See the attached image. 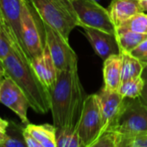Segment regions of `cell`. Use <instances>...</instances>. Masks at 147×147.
Returning <instances> with one entry per match:
<instances>
[{"instance_id":"obj_1","label":"cell","mask_w":147,"mask_h":147,"mask_svg":"<svg viewBox=\"0 0 147 147\" xmlns=\"http://www.w3.org/2000/svg\"><path fill=\"white\" fill-rule=\"evenodd\" d=\"M49 94L54 125L56 128H75L88 96L79 77L78 67L58 70L57 80Z\"/></svg>"},{"instance_id":"obj_2","label":"cell","mask_w":147,"mask_h":147,"mask_svg":"<svg viewBox=\"0 0 147 147\" xmlns=\"http://www.w3.org/2000/svg\"><path fill=\"white\" fill-rule=\"evenodd\" d=\"M4 64L6 76L21 88L30 107L37 113H47L50 110L49 91L37 77L26 52L15 44L13 50L4 60Z\"/></svg>"},{"instance_id":"obj_3","label":"cell","mask_w":147,"mask_h":147,"mask_svg":"<svg viewBox=\"0 0 147 147\" xmlns=\"http://www.w3.org/2000/svg\"><path fill=\"white\" fill-rule=\"evenodd\" d=\"M41 21L56 31L66 40L77 26V19L69 0H28Z\"/></svg>"},{"instance_id":"obj_4","label":"cell","mask_w":147,"mask_h":147,"mask_svg":"<svg viewBox=\"0 0 147 147\" xmlns=\"http://www.w3.org/2000/svg\"><path fill=\"white\" fill-rule=\"evenodd\" d=\"M76 13L77 26L83 29H95L115 36L113 25L108 11L96 0H69Z\"/></svg>"},{"instance_id":"obj_5","label":"cell","mask_w":147,"mask_h":147,"mask_svg":"<svg viewBox=\"0 0 147 147\" xmlns=\"http://www.w3.org/2000/svg\"><path fill=\"white\" fill-rule=\"evenodd\" d=\"M39 16L28 0L22 1L21 35L28 56L31 59L40 55L45 46L42 32L44 31L42 22H38Z\"/></svg>"},{"instance_id":"obj_6","label":"cell","mask_w":147,"mask_h":147,"mask_svg":"<svg viewBox=\"0 0 147 147\" xmlns=\"http://www.w3.org/2000/svg\"><path fill=\"white\" fill-rule=\"evenodd\" d=\"M76 130L86 146L104 131L98 94L87 96Z\"/></svg>"},{"instance_id":"obj_7","label":"cell","mask_w":147,"mask_h":147,"mask_svg":"<svg viewBox=\"0 0 147 147\" xmlns=\"http://www.w3.org/2000/svg\"><path fill=\"white\" fill-rule=\"evenodd\" d=\"M113 131L133 137L147 132V107L139 98L125 100V107Z\"/></svg>"},{"instance_id":"obj_8","label":"cell","mask_w":147,"mask_h":147,"mask_svg":"<svg viewBox=\"0 0 147 147\" xmlns=\"http://www.w3.org/2000/svg\"><path fill=\"white\" fill-rule=\"evenodd\" d=\"M44 40L54 63L58 70H70L78 67V57L66 40L58 31L42 23Z\"/></svg>"},{"instance_id":"obj_9","label":"cell","mask_w":147,"mask_h":147,"mask_svg":"<svg viewBox=\"0 0 147 147\" xmlns=\"http://www.w3.org/2000/svg\"><path fill=\"white\" fill-rule=\"evenodd\" d=\"M0 102L13 111L24 124H29L28 100L21 88L10 77L6 76L0 86Z\"/></svg>"},{"instance_id":"obj_10","label":"cell","mask_w":147,"mask_h":147,"mask_svg":"<svg viewBox=\"0 0 147 147\" xmlns=\"http://www.w3.org/2000/svg\"><path fill=\"white\" fill-rule=\"evenodd\" d=\"M102 120L103 131H113L125 107V98L118 91H109L102 88L98 94Z\"/></svg>"},{"instance_id":"obj_11","label":"cell","mask_w":147,"mask_h":147,"mask_svg":"<svg viewBox=\"0 0 147 147\" xmlns=\"http://www.w3.org/2000/svg\"><path fill=\"white\" fill-rule=\"evenodd\" d=\"M22 1L23 0H0V16L14 43L18 44L26 52L21 35Z\"/></svg>"},{"instance_id":"obj_12","label":"cell","mask_w":147,"mask_h":147,"mask_svg":"<svg viewBox=\"0 0 147 147\" xmlns=\"http://www.w3.org/2000/svg\"><path fill=\"white\" fill-rule=\"evenodd\" d=\"M84 32L94 52L103 61L113 55L119 54V49L114 35L89 28L84 29Z\"/></svg>"},{"instance_id":"obj_13","label":"cell","mask_w":147,"mask_h":147,"mask_svg":"<svg viewBox=\"0 0 147 147\" xmlns=\"http://www.w3.org/2000/svg\"><path fill=\"white\" fill-rule=\"evenodd\" d=\"M31 65L39 80L49 91L54 87L57 80L58 69L54 63L46 44L42 53L40 55L31 59Z\"/></svg>"},{"instance_id":"obj_14","label":"cell","mask_w":147,"mask_h":147,"mask_svg":"<svg viewBox=\"0 0 147 147\" xmlns=\"http://www.w3.org/2000/svg\"><path fill=\"white\" fill-rule=\"evenodd\" d=\"M107 11L115 29L142 11L137 0H113Z\"/></svg>"},{"instance_id":"obj_15","label":"cell","mask_w":147,"mask_h":147,"mask_svg":"<svg viewBox=\"0 0 147 147\" xmlns=\"http://www.w3.org/2000/svg\"><path fill=\"white\" fill-rule=\"evenodd\" d=\"M122 57L120 53L113 55L104 60L103 88L109 91H118L121 84Z\"/></svg>"},{"instance_id":"obj_16","label":"cell","mask_w":147,"mask_h":147,"mask_svg":"<svg viewBox=\"0 0 147 147\" xmlns=\"http://www.w3.org/2000/svg\"><path fill=\"white\" fill-rule=\"evenodd\" d=\"M44 147H56V127L54 125L27 124L24 128Z\"/></svg>"},{"instance_id":"obj_17","label":"cell","mask_w":147,"mask_h":147,"mask_svg":"<svg viewBox=\"0 0 147 147\" xmlns=\"http://www.w3.org/2000/svg\"><path fill=\"white\" fill-rule=\"evenodd\" d=\"M115 38L119 49V53H131L144 40L147 38V35L135 33L129 30H116Z\"/></svg>"},{"instance_id":"obj_18","label":"cell","mask_w":147,"mask_h":147,"mask_svg":"<svg viewBox=\"0 0 147 147\" xmlns=\"http://www.w3.org/2000/svg\"><path fill=\"white\" fill-rule=\"evenodd\" d=\"M120 55L122 57L121 82L142 76L144 68V65L143 64V62L130 53L120 52Z\"/></svg>"},{"instance_id":"obj_19","label":"cell","mask_w":147,"mask_h":147,"mask_svg":"<svg viewBox=\"0 0 147 147\" xmlns=\"http://www.w3.org/2000/svg\"><path fill=\"white\" fill-rule=\"evenodd\" d=\"M56 129V147H86L76 127Z\"/></svg>"},{"instance_id":"obj_20","label":"cell","mask_w":147,"mask_h":147,"mask_svg":"<svg viewBox=\"0 0 147 147\" xmlns=\"http://www.w3.org/2000/svg\"><path fill=\"white\" fill-rule=\"evenodd\" d=\"M144 80L142 76L127 80L125 82H121L118 92L126 99H137L139 98L144 86Z\"/></svg>"},{"instance_id":"obj_21","label":"cell","mask_w":147,"mask_h":147,"mask_svg":"<svg viewBox=\"0 0 147 147\" xmlns=\"http://www.w3.org/2000/svg\"><path fill=\"white\" fill-rule=\"evenodd\" d=\"M120 30H129L135 33L147 35V14L141 11L116 28Z\"/></svg>"},{"instance_id":"obj_22","label":"cell","mask_w":147,"mask_h":147,"mask_svg":"<svg viewBox=\"0 0 147 147\" xmlns=\"http://www.w3.org/2000/svg\"><path fill=\"white\" fill-rule=\"evenodd\" d=\"M15 44L2 18L0 17V59L4 61L13 50Z\"/></svg>"},{"instance_id":"obj_23","label":"cell","mask_w":147,"mask_h":147,"mask_svg":"<svg viewBox=\"0 0 147 147\" xmlns=\"http://www.w3.org/2000/svg\"><path fill=\"white\" fill-rule=\"evenodd\" d=\"M116 138L117 132L113 131H105L86 147H114Z\"/></svg>"},{"instance_id":"obj_24","label":"cell","mask_w":147,"mask_h":147,"mask_svg":"<svg viewBox=\"0 0 147 147\" xmlns=\"http://www.w3.org/2000/svg\"><path fill=\"white\" fill-rule=\"evenodd\" d=\"M0 147H28L24 138L23 139L18 138H12L6 134L5 138L0 141Z\"/></svg>"},{"instance_id":"obj_25","label":"cell","mask_w":147,"mask_h":147,"mask_svg":"<svg viewBox=\"0 0 147 147\" xmlns=\"http://www.w3.org/2000/svg\"><path fill=\"white\" fill-rule=\"evenodd\" d=\"M134 57L144 61L147 59V38L144 40L131 53Z\"/></svg>"},{"instance_id":"obj_26","label":"cell","mask_w":147,"mask_h":147,"mask_svg":"<svg viewBox=\"0 0 147 147\" xmlns=\"http://www.w3.org/2000/svg\"><path fill=\"white\" fill-rule=\"evenodd\" d=\"M134 137L117 132V138L114 147H131Z\"/></svg>"},{"instance_id":"obj_27","label":"cell","mask_w":147,"mask_h":147,"mask_svg":"<svg viewBox=\"0 0 147 147\" xmlns=\"http://www.w3.org/2000/svg\"><path fill=\"white\" fill-rule=\"evenodd\" d=\"M22 135L28 147H44L40 142H38L33 136H31L24 128L22 130Z\"/></svg>"},{"instance_id":"obj_28","label":"cell","mask_w":147,"mask_h":147,"mask_svg":"<svg viewBox=\"0 0 147 147\" xmlns=\"http://www.w3.org/2000/svg\"><path fill=\"white\" fill-rule=\"evenodd\" d=\"M131 147H147V132L136 135Z\"/></svg>"},{"instance_id":"obj_29","label":"cell","mask_w":147,"mask_h":147,"mask_svg":"<svg viewBox=\"0 0 147 147\" xmlns=\"http://www.w3.org/2000/svg\"><path fill=\"white\" fill-rule=\"evenodd\" d=\"M139 99L147 107V82H145V83H144V88H143V91H142V94H141Z\"/></svg>"},{"instance_id":"obj_30","label":"cell","mask_w":147,"mask_h":147,"mask_svg":"<svg viewBox=\"0 0 147 147\" xmlns=\"http://www.w3.org/2000/svg\"><path fill=\"white\" fill-rule=\"evenodd\" d=\"M6 77V73H5V64L4 61L0 59V83L3 82V80Z\"/></svg>"},{"instance_id":"obj_31","label":"cell","mask_w":147,"mask_h":147,"mask_svg":"<svg viewBox=\"0 0 147 147\" xmlns=\"http://www.w3.org/2000/svg\"><path fill=\"white\" fill-rule=\"evenodd\" d=\"M9 126V122L0 117V131L4 133H6V130Z\"/></svg>"},{"instance_id":"obj_32","label":"cell","mask_w":147,"mask_h":147,"mask_svg":"<svg viewBox=\"0 0 147 147\" xmlns=\"http://www.w3.org/2000/svg\"><path fill=\"white\" fill-rule=\"evenodd\" d=\"M142 11H147V0H137Z\"/></svg>"},{"instance_id":"obj_33","label":"cell","mask_w":147,"mask_h":147,"mask_svg":"<svg viewBox=\"0 0 147 147\" xmlns=\"http://www.w3.org/2000/svg\"><path fill=\"white\" fill-rule=\"evenodd\" d=\"M142 77L144 80V82H147V64L144 65V71L142 74Z\"/></svg>"},{"instance_id":"obj_34","label":"cell","mask_w":147,"mask_h":147,"mask_svg":"<svg viewBox=\"0 0 147 147\" xmlns=\"http://www.w3.org/2000/svg\"><path fill=\"white\" fill-rule=\"evenodd\" d=\"M5 136H6V133H4V132H2L1 131H0V141L3 140L5 138Z\"/></svg>"},{"instance_id":"obj_35","label":"cell","mask_w":147,"mask_h":147,"mask_svg":"<svg viewBox=\"0 0 147 147\" xmlns=\"http://www.w3.org/2000/svg\"><path fill=\"white\" fill-rule=\"evenodd\" d=\"M142 62H143V64H144V65H146V64H147V59H146L145 61H142Z\"/></svg>"},{"instance_id":"obj_36","label":"cell","mask_w":147,"mask_h":147,"mask_svg":"<svg viewBox=\"0 0 147 147\" xmlns=\"http://www.w3.org/2000/svg\"><path fill=\"white\" fill-rule=\"evenodd\" d=\"M0 86H1V83H0Z\"/></svg>"},{"instance_id":"obj_37","label":"cell","mask_w":147,"mask_h":147,"mask_svg":"<svg viewBox=\"0 0 147 147\" xmlns=\"http://www.w3.org/2000/svg\"><path fill=\"white\" fill-rule=\"evenodd\" d=\"M96 1H97V0H96Z\"/></svg>"},{"instance_id":"obj_38","label":"cell","mask_w":147,"mask_h":147,"mask_svg":"<svg viewBox=\"0 0 147 147\" xmlns=\"http://www.w3.org/2000/svg\"><path fill=\"white\" fill-rule=\"evenodd\" d=\"M0 17H1V16H0Z\"/></svg>"}]
</instances>
